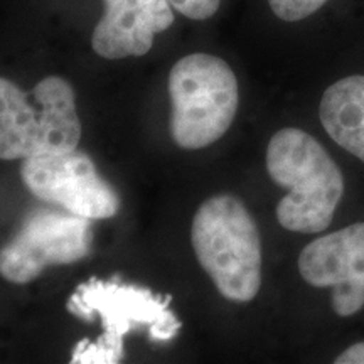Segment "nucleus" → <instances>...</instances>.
Segmentation results:
<instances>
[{"mask_svg": "<svg viewBox=\"0 0 364 364\" xmlns=\"http://www.w3.org/2000/svg\"><path fill=\"white\" fill-rule=\"evenodd\" d=\"M299 272L309 285L331 289L332 311L351 317L364 307V223H354L302 250Z\"/></svg>", "mask_w": 364, "mask_h": 364, "instance_id": "6e6552de", "label": "nucleus"}, {"mask_svg": "<svg viewBox=\"0 0 364 364\" xmlns=\"http://www.w3.org/2000/svg\"><path fill=\"white\" fill-rule=\"evenodd\" d=\"M267 171L289 191L277 206L282 228L304 235L329 228L344 194V176L312 135L292 127L277 132L267 147Z\"/></svg>", "mask_w": 364, "mask_h": 364, "instance_id": "f257e3e1", "label": "nucleus"}, {"mask_svg": "<svg viewBox=\"0 0 364 364\" xmlns=\"http://www.w3.org/2000/svg\"><path fill=\"white\" fill-rule=\"evenodd\" d=\"M81 122L73 86L46 76L24 93L0 76V159L34 157L78 149Z\"/></svg>", "mask_w": 364, "mask_h": 364, "instance_id": "20e7f679", "label": "nucleus"}, {"mask_svg": "<svg viewBox=\"0 0 364 364\" xmlns=\"http://www.w3.org/2000/svg\"><path fill=\"white\" fill-rule=\"evenodd\" d=\"M21 177L41 201L58 204L90 221L113 218L120 208L115 189L78 149L27 157L22 161Z\"/></svg>", "mask_w": 364, "mask_h": 364, "instance_id": "0eeeda50", "label": "nucleus"}, {"mask_svg": "<svg viewBox=\"0 0 364 364\" xmlns=\"http://www.w3.org/2000/svg\"><path fill=\"white\" fill-rule=\"evenodd\" d=\"M105 14L91 36V48L105 59L145 56L156 34L174 24L169 0H103Z\"/></svg>", "mask_w": 364, "mask_h": 364, "instance_id": "1a4fd4ad", "label": "nucleus"}, {"mask_svg": "<svg viewBox=\"0 0 364 364\" xmlns=\"http://www.w3.org/2000/svg\"><path fill=\"white\" fill-rule=\"evenodd\" d=\"M90 220L73 213L36 209L0 250V277L16 285L38 279L46 267L83 260L91 250Z\"/></svg>", "mask_w": 364, "mask_h": 364, "instance_id": "423d86ee", "label": "nucleus"}, {"mask_svg": "<svg viewBox=\"0 0 364 364\" xmlns=\"http://www.w3.org/2000/svg\"><path fill=\"white\" fill-rule=\"evenodd\" d=\"M318 117L339 147L364 162V76L353 75L322 95Z\"/></svg>", "mask_w": 364, "mask_h": 364, "instance_id": "9d476101", "label": "nucleus"}, {"mask_svg": "<svg viewBox=\"0 0 364 364\" xmlns=\"http://www.w3.org/2000/svg\"><path fill=\"white\" fill-rule=\"evenodd\" d=\"M191 241L199 265L223 297L247 304L262 287V240L253 216L233 194H218L196 211Z\"/></svg>", "mask_w": 364, "mask_h": 364, "instance_id": "f03ea898", "label": "nucleus"}, {"mask_svg": "<svg viewBox=\"0 0 364 364\" xmlns=\"http://www.w3.org/2000/svg\"><path fill=\"white\" fill-rule=\"evenodd\" d=\"M336 364H364V343H356L334 359Z\"/></svg>", "mask_w": 364, "mask_h": 364, "instance_id": "ddd939ff", "label": "nucleus"}, {"mask_svg": "<svg viewBox=\"0 0 364 364\" xmlns=\"http://www.w3.org/2000/svg\"><path fill=\"white\" fill-rule=\"evenodd\" d=\"M171 135L176 145L199 150L218 142L240 105L238 80L225 59L196 53L181 58L169 75Z\"/></svg>", "mask_w": 364, "mask_h": 364, "instance_id": "39448f33", "label": "nucleus"}, {"mask_svg": "<svg viewBox=\"0 0 364 364\" xmlns=\"http://www.w3.org/2000/svg\"><path fill=\"white\" fill-rule=\"evenodd\" d=\"M329 0H268L272 12L285 22H297L311 17Z\"/></svg>", "mask_w": 364, "mask_h": 364, "instance_id": "9b49d317", "label": "nucleus"}, {"mask_svg": "<svg viewBox=\"0 0 364 364\" xmlns=\"http://www.w3.org/2000/svg\"><path fill=\"white\" fill-rule=\"evenodd\" d=\"M169 295L124 285L120 280L90 279L68 299L66 309L73 316L91 318L98 314L103 334L97 343L81 341L73 353V364H115L124 356V338L135 327L149 326L150 339L171 341L181 329L179 318L169 309Z\"/></svg>", "mask_w": 364, "mask_h": 364, "instance_id": "7ed1b4c3", "label": "nucleus"}, {"mask_svg": "<svg viewBox=\"0 0 364 364\" xmlns=\"http://www.w3.org/2000/svg\"><path fill=\"white\" fill-rule=\"evenodd\" d=\"M169 4L188 19L206 21L218 12L221 0H169Z\"/></svg>", "mask_w": 364, "mask_h": 364, "instance_id": "f8f14e48", "label": "nucleus"}]
</instances>
